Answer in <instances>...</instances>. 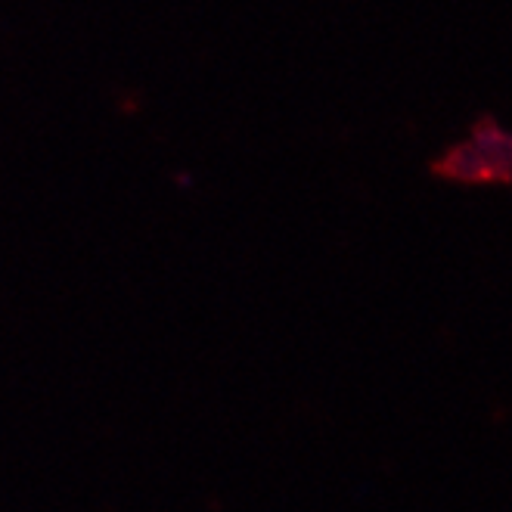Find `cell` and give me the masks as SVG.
Returning <instances> with one entry per match:
<instances>
[{
	"mask_svg": "<svg viewBox=\"0 0 512 512\" xmlns=\"http://www.w3.org/2000/svg\"><path fill=\"white\" fill-rule=\"evenodd\" d=\"M481 162H485V174L488 180H506L512 184V137L503 134L494 122H481L469 140Z\"/></svg>",
	"mask_w": 512,
	"mask_h": 512,
	"instance_id": "obj_1",
	"label": "cell"
}]
</instances>
